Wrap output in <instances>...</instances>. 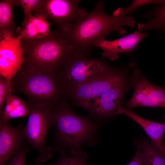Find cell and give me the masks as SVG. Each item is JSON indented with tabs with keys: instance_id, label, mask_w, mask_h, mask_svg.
I'll use <instances>...</instances> for the list:
<instances>
[{
	"instance_id": "obj_13",
	"label": "cell",
	"mask_w": 165,
	"mask_h": 165,
	"mask_svg": "<svg viewBox=\"0 0 165 165\" xmlns=\"http://www.w3.org/2000/svg\"><path fill=\"white\" fill-rule=\"evenodd\" d=\"M147 35L145 32L136 31L112 41L107 40L105 38L99 39L94 43L93 47L102 49L104 57L114 61L118 59L119 53H128L135 50L139 42Z\"/></svg>"
},
{
	"instance_id": "obj_24",
	"label": "cell",
	"mask_w": 165,
	"mask_h": 165,
	"mask_svg": "<svg viewBox=\"0 0 165 165\" xmlns=\"http://www.w3.org/2000/svg\"><path fill=\"white\" fill-rule=\"evenodd\" d=\"M24 100L17 96L12 94L7 100L2 116L6 115L16 107L20 105Z\"/></svg>"
},
{
	"instance_id": "obj_3",
	"label": "cell",
	"mask_w": 165,
	"mask_h": 165,
	"mask_svg": "<svg viewBox=\"0 0 165 165\" xmlns=\"http://www.w3.org/2000/svg\"><path fill=\"white\" fill-rule=\"evenodd\" d=\"M11 85L13 93H22L28 102L42 103L51 109L64 99L62 85L55 71L22 66Z\"/></svg>"
},
{
	"instance_id": "obj_14",
	"label": "cell",
	"mask_w": 165,
	"mask_h": 165,
	"mask_svg": "<svg viewBox=\"0 0 165 165\" xmlns=\"http://www.w3.org/2000/svg\"><path fill=\"white\" fill-rule=\"evenodd\" d=\"M127 116L139 124L150 138L152 143L161 151L165 153L163 144V138L165 131V124L148 119L138 115L130 109L121 106L117 109L116 114Z\"/></svg>"
},
{
	"instance_id": "obj_28",
	"label": "cell",
	"mask_w": 165,
	"mask_h": 165,
	"mask_svg": "<svg viewBox=\"0 0 165 165\" xmlns=\"http://www.w3.org/2000/svg\"><path fill=\"white\" fill-rule=\"evenodd\" d=\"M164 124H165V123ZM163 147H164V151H165V144L164 145H163Z\"/></svg>"
},
{
	"instance_id": "obj_7",
	"label": "cell",
	"mask_w": 165,
	"mask_h": 165,
	"mask_svg": "<svg viewBox=\"0 0 165 165\" xmlns=\"http://www.w3.org/2000/svg\"><path fill=\"white\" fill-rule=\"evenodd\" d=\"M112 68L100 76L83 84L63 90L64 99L69 100L73 104L89 99L107 90L127 83L126 71L130 67Z\"/></svg>"
},
{
	"instance_id": "obj_1",
	"label": "cell",
	"mask_w": 165,
	"mask_h": 165,
	"mask_svg": "<svg viewBox=\"0 0 165 165\" xmlns=\"http://www.w3.org/2000/svg\"><path fill=\"white\" fill-rule=\"evenodd\" d=\"M135 23L130 15L115 17L108 15L103 2L100 0L90 13L75 21L65 33L73 51L90 56L95 42L113 32L123 35L126 31L123 27L132 28Z\"/></svg>"
},
{
	"instance_id": "obj_19",
	"label": "cell",
	"mask_w": 165,
	"mask_h": 165,
	"mask_svg": "<svg viewBox=\"0 0 165 165\" xmlns=\"http://www.w3.org/2000/svg\"><path fill=\"white\" fill-rule=\"evenodd\" d=\"M71 156H68L64 150H61L59 158L50 165H88L87 154L81 148L73 152Z\"/></svg>"
},
{
	"instance_id": "obj_8",
	"label": "cell",
	"mask_w": 165,
	"mask_h": 165,
	"mask_svg": "<svg viewBox=\"0 0 165 165\" xmlns=\"http://www.w3.org/2000/svg\"><path fill=\"white\" fill-rule=\"evenodd\" d=\"M79 0H40L33 11L35 16L53 21L65 33L76 20L88 14L80 7Z\"/></svg>"
},
{
	"instance_id": "obj_26",
	"label": "cell",
	"mask_w": 165,
	"mask_h": 165,
	"mask_svg": "<svg viewBox=\"0 0 165 165\" xmlns=\"http://www.w3.org/2000/svg\"><path fill=\"white\" fill-rule=\"evenodd\" d=\"M126 165H144L142 152L138 146L134 157Z\"/></svg>"
},
{
	"instance_id": "obj_9",
	"label": "cell",
	"mask_w": 165,
	"mask_h": 165,
	"mask_svg": "<svg viewBox=\"0 0 165 165\" xmlns=\"http://www.w3.org/2000/svg\"><path fill=\"white\" fill-rule=\"evenodd\" d=\"M134 69L130 78L134 92L130 99L126 103V108L140 106L165 108V87L148 82L135 64Z\"/></svg>"
},
{
	"instance_id": "obj_17",
	"label": "cell",
	"mask_w": 165,
	"mask_h": 165,
	"mask_svg": "<svg viewBox=\"0 0 165 165\" xmlns=\"http://www.w3.org/2000/svg\"><path fill=\"white\" fill-rule=\"evenodd\" d=\"M148 20L146 23H139L138 28L139 31L157 29L161 32V36L165 31V0L159 6L156 5L152 10L145 14Z\"/></svg>"
},
{
	"instance_id": "obj_18",
	"label": "cell",
	"mask_w": 165,
	"mask_h": 165,
	"mask_svg": "<svg viewBox=\"0 0 165 165\" xmlns=\"http://www.w3.org/2000/svg\"><path fill=\"white\" fill-rule=\"evenodd\" d=\"M138 146L142 152L144 165H165V153L152 143L143 140Z\"/></svg>"
},
{
	"instance_id": "obj_4",
	"label": "cell",
	"mask_w": 165,
	"mask_h": 165,
	"mask_svg": "<svg viewBox=\"0 0 165 165\" xmlns=\"http://www.w3.org/2000/svg\"><path fill=\"white\" fill-rule=\"evenodd\" d=\"M23 66L56 71L72 51L65 33L58 27L47 36L21 40Z\"/></svg>"
},
{
	"instance_id": "obj_23",
	"label": "cell",
	"mask_w": 165,
	"mask_h": 165,
	"mask_svg": "<svg viewBox=\"0 0 165 165\" xmlns=\"http://www.w3.org/2000/svg\"><path fill=\"white\" fill-rule=\"evenodd\" d=\"M29 108L27 101H24L22 103L13 109L10 112L0 117V121L5 122H8L12 119L24 117L28 115Z\"/></svg>"
},
{
	"instance_id": "obj_20",
	"label": "cell",
	"mask_w": 165,
	"mask_h": 165,
	"mask_svg": "<svg viewBox=\"0 0 165 165\" xmlns=\"http://www.w3.org/2000/svg\"><path fill=\"white\" fill-rule=\"evenodd\" d=\"M164 0H135L128 7L123 8L120 7L113 13L112 16L115 17L130 16L140 7L147 4H155L161 5Z\"/></svg>"
},
{
	"instance_id": "obj_6",
	"label": "cell",
	"mask_w": 165,
	"mask_h": 165,
	"mask_svg": "<svg viewBox=\"0 0 165 165\" xmlns=\"http://www.w3.org/2000/svg\"><path fill=\"white\" fill-rule=\"evenodd\" d=\"M27 102L29 112L25 134L31 146L39 152L35 162L43 163L54 153L52 147L46 145L49 131L54 124V116L51 109L44 104Z\"/></svg>"
},
{
	"instance_id": "obj_5",
	"label": "cell",
	"mask_w": 165,
	"mask_h": 165,
	"mask_svg": "<svg viewBox=\"0 0 165 165\" xmlns=\"http://www.w3.org/2000/svg\"><path fill=\"white\" fill-rule=\"evenodd\" d=\"M112 67L101 58H92L72 51L55 72L61 82L63 91L90 81Z\"/></svg>"
},
{
	"instance_id": "obj_2",
	"label": "cell",
	"mask_w": 165,
	"mask_h": 165,
	"mask_svg": "<svg viewBox=\"0 0 165 165\" xmlns=\"http://www.w3.org/2000/svg\"><path fill=\"white\" fill-rule=\"evenodd\" d=\"M51 110L55 119L56 145L61 150H68L71 155L80 150L84 142L89 145H94L97 141V126L89 117L76 113L64 99Z\"/></svg>"
},
{
	"instance_id": "obj_12",
	"label": "cell",
	"mask_w": 165,
	"mask_h": 165,
	"mask_svg": "<svg viewBox=\"0 0 165 165\" xmlns=\"http://www.w3.org/2000/svg\"><path fill=\"white\" fill-rule=\"evenodd\" d=\"M24 127L13 126L0 121V165L19 152L31 147L24 133Z\"/></svg>"
},
{
	"instance_id": "obj_16",
	"label": "cell",
	"mask_w": 165,
	"mask_h": 165,
	"mask_svg": "<svg viewBox=\"0 0 165 165\" xmlns=\"http://www.w3.org/2000/svg\"><path fill=\"white\" fill-rule=\"evenodd\" d=\"M16 0L0 1V37L16 36V23L13 12Z\"/></svg>"
},
{
	"instance_id": "obj_25",
	"label": "cell",
	"mask_w": 165,
	"mask_h": 165,
	"mask_svg": "<svg viewBox=\"0 0 165 165\" xmlns=\"http://www.w3.org/2000/svg\"><path fill=\"white\" fill-rule=\"evenodd\" d=\"M31 149H25L16 154L7 165H26V156Z\"/></svg>"
},
{
	"instance_id": "obj_27",
	"label": "cell",
	"mask_w": 165,
	"mask_h": 165,
	"mask_svg": "<svg viewBox=\"0 0 165 165\" xmlns=\"http://www.w3.org/2000/svg\"><path fill=\"white\" fill-rule=\"evenodd\" d=\"M36 165H43L42 163H39L35 162Z\"/></svg>"
},
{
	"instance_id": "obj_21",
	"label": "cell",
	"mask_w": 165,
	"mask_h": 165,
	"mask_svg": "<svg viewBox=\"0 0 165 165\" xmlns=\"http://www.w3.org/2000/svg\"><path fill=\"white\" fill-rule=\"evenodd\" d=\"M40 0H16L15 5L22 7L24 13V18L22 26L24 28L32 14L31 12L35 8Z\"/></svg>"
},
{
	"instance_id": "obj_10",
	"label": "cell",
	"mask_w": 165,
	"mask_h": 165,
	"mask_svg": "<svg viewBox=\"0 0 165 165\" xmlns=\"http://www.w3.org/2000/svg\"><path fill=\"white\" fill-rule=\"evenodd\" d=\"M129 88L127 83L111 88L100 95L88 100L73 104L86 110L98 119L109 118L116 114L123 98Z\"/></svg>"
},
{
	"instance_id": "obj_11",
	"label": "cell",
	"mask_w": 165,
	"mask_h": 165,
	"mask_svg": "<svg viewBox=\"0 0 165 165\" xmlns=\"http://www.w3.org/2000/svg\"><path fill=\"white\" fill-rule=\"evenodd\" d=\"M20 42L18 36L0 37V75L10 82L24 62Z\"/></svg>"
},
{
	"instance_id": "obj_15",
	"label": "cell",
	"mask_w": 165,
	"mask_h": 165,
	"mask_svg": "<svg viewBox=\"0 0 165 165\" xmlns=\"http://www.w3.org/2000/svg\"><path fill=\"white\" fill-rule=\"evenodd\" d=\"M51 23L39 16L32 15L24 28L18 27L16 30V36L21 40L40 38L50 33Z\"/></svg>"
},
{
	"instance_id": "obj_22",
	"label": "cell",
	"mask_w": 165,
	"mask_h": 165,
	"mask_svg": "<svg viewBox=\"0 0 165 165\" xmlns=\"http://www.w3.org/2000/svg\"><path fill=\"white\" fill-rule=\"evenodd\" d=\"M12 94L11 82L0 75V116L3 114L5 103L9 97Z\"/></svg>"
}]
</instances>
